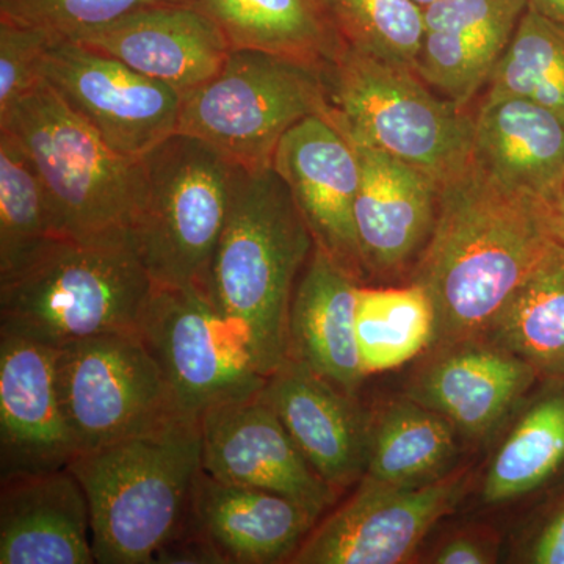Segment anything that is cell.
Instances as JSON below:
<instances>
[{
    "label": "cell",
    "instance_id": "9c48e42d",
    "mask_svg": "<svg viewBox=\"0 0 564 564\" xmlns=\"http://www.w3.org/2000/svg\"><path fill=\"white\" fill-rule=\"evenodd\" d=\"M55 378L77 454L152 432L182 415L137 329L55 348Z\"/></svg>",
    "mask_w": 564,
    "mask_h": 564
},
{
    "label": "cell",
    "instance_id": "f35d334b",
    "mask_svg": "<svg viewBox=\"0 0 564 564\" xmlns=\"http://www.w3.org/2000/svg\"><path fill=\"white\" fill-rule=\"evenodd\" d=\"M530 6L564 25V0H530Z\"/></svg>",
    "mask_w": 564,
    "mask_h": 564
},
{
    "label": "cell",
    "instance_id": "603a6c76",
    "mask_svg": "<svg viewBox=\"0 0 564 564\" xmlns=\"http://www.w3.org/2000/svg\"><path fill=\"white\" fill-rule=\"evenodd\" d=\"M536 369L502 348H475L433 364L411 391L414 402L443 414L469 436L491 432L532 386Z\"/></svg>",
    "mask_w": 564,
    "mask_h": 564
},
{
    "label": "cell",
    "instance_id": "cb8c5ba5",
    "mask_svg": "<svg viewBox=\"0 0 564 564\" xmlns=\"http://www.w3.org/2000/svg\"><path fill=\"white\" fill-rule=\"evenodd\" d=\"M231 50H256L325 69L343 41L321 0H198Z\"/></svg>",
    "mask_w": 564,
    "mask_h": 564
},
{
    "label": "cell",
    "instance_id": "ba28073f",
    "mask_svg": "<svg viewBox=\"0 0 564 564\" xmlns=\"http://www.w3.org/2000/svg\"><path fill=\"white\" fill-rule=\"evenodd\" d=\"M323 70L256 50H231L206 84L185 91L177 131L206 141L245 172L272 169L296 122L328 118Z\"/></svg>",
    "mask_w": 564,
    "mask_h": 564
},
{
    "label": "cell",
    "instance_id": "f546056e",
    "mask_svg": "<svg viewBox=\"0 0 564 564\" xmlns=\"http://www.w3.org/2000/svg\"><path fill=\"white\" fill-rule=\"evenodd\" d=\"M564 462V399L538 403L496 455L484 486L486 503H502L533 491Z\"/></svg>",
    "mask_w": 564,
    "mask_h": 564
},
{
    "label": "cell",
    "instance_id": "d4e9b609",
    "mask_svg": "<svg viewBox=\"0 0 564 564\" xmlns=\"http://www.w3.org/2000/svg\"><path fill=\"white\" fill-rule=\"evenodd\" d=\"M488 333L534 369L564 373V242L552 245L511 293Z\"/></svg>",
    "mask_w": 564,
    "mask_h": 564
},
{
    "label": "cell",
    "instance_id": "5bb4252c",
    "mask_svg": "<svg viewBox=\"0 0 564 564\" xmlns=\"http://www.w3.org/2000/svg\"><path fill=\"white\" fill-rule=\"evenodd\" d=\"M274 172L288 184L314 242L359 282L367 278L355 226L361 163L329 118L311 115L282 137Z\"/></svg>",
    "mask_w": 564,
    "mask_h": 564
},
{
    "label": "cell",
    "instance_id": "277c9868",
    "mask_svg": "<svg viewBox=\"0 0 564 564\" xmlns=\"http://www.w3.org/2000/svg\"><path fill=\"white\" fill-rule=\"evenodd\" d=\"M239 172L181 132L137 159L128 239L155 288H203Z\"/></svg>",
    "mask_w": 564,
    "mask_h": 564
},
{
    "label": "cell",
    "instance_id": "3957f363",
    "mask_svg": "<svg viewBox=\"0 0 564 564\" xmlns=\"http://www.w3.org/2000/svg\"><path fill=\"white\" fill-rule=\"evenodd\" d=\"M90 505L98 564H151L191 521L203 473L202 419H173L139 436L80 452L68 464Z\"/></svg>",
    "mask_w": 564,
    "mask_h": 564
},
{
    "label": "cell",
    "instance_id": "7c38bea8",
    "mask_svg": "<svg viewBox=\"0 0 564 564\" xmlns=\"http://www.w3.org/2000/svg\"><path fill=\"white\" fill-rule=\"evenodd\" d=\"M466 478L445 475L425 485H389L364 475L355 496L311 530L291 563L406 562L441 518L462 499Z\"/></svg>",
    "mask_w": 564,
    "mask_h": 564
},
{
    "label": "cell",
    "instance_id": "8d00e7d4",
    "mask_svg": "<svg viewBox=\"0 0 564 564\" xmlns=\"http://www.w3.org/2000/svg\"><path fill=\"white\" fill-rule=\"evenodd\" d=\"M532 562L536 564H564V508L555 516L534 543Z\"/></svg>",
    "mask_w": 564,
    "mask_h": 564
},
{
    "label": "cell",
    "instance_id": "ab89813d",
    "mask_svg": "<svg viewBox=\"0 0 564 564\" xmlns=\"http://www.w3.org/2000/svg\"><path fill=\"white\" fill-rule=\"evenodd\" d=\"M554 209L556 218V228H558L560 240L564 242V185L562 192H560L558 199H556Z\"/></svg>",
    "mask_w": 564,
    "mask_h": 564
},
{
    "label": "cell",
    "instance_id": "ffe728a7",
    "mask_svg": "<svg viewBox=\"0 0 564 564\" xmlns=\"http://www.w3.org/2000/svg\"><path fill=\"white\" fill-rule=\"evenodd\" d=\"M359 289V281L315 245L289 315V358L351 395L366 378L356 340Z\"/></svg>",
    "mask_w": 564,
    "mask_h": 564
},
{
    "label": "cell",
    "instance_id": "6da1fadb",
    "mask_svg": "<svg viewBox=\"0 0 564 564\" xmlns=\"http://www.w3.org/2000/svg\"><path fill=\"white\" fill-rule=\"evenodd\" d=\"M551 203L497 181L470 159L440 188L436 221L414 284L434 311V340L488 333L511 293L558 242Z\"/></svg>",
    "mask_w": 564,
    "mask_h": 564
},
{
    "label": "cell",
    "instance_id": "ac0fdd59",
    "mask_svg": "<svg viewBox=\"0 0 564 564\" xmlns=\"http://www.w3.org/2000/svg\"><path fill=\"white\" fill-rule=\"evenodd\" d=\"M261 393L323 480L340 489L366 474L370 422L355 395L292 358Z\"/></svg>",
    "mask_w": 564,
    "mask_h": 564
},
{
    "label": "cell",
    "instance_id": "484cf974",
    "mask_svg": "<svg viewBox=\"0 0 564 564\" xmlns=\"http://www.w3.org/2000/svg\"><path fill=\"white\" fill-rule=\"evenodd\" d=\"M455 455L454 423L414 400L399 402L370 423L366 475L389 485L432 484Z\"/></svg>",
    "mask_w": 564,
    "mask_h": 564
},
{
    "label": "cell",
    "instance_id": "52a82bcc",
    "mask_svg": "<svg viewBox=\"0 0 564 564\" xmlns=\"http://www.w3.org/2000/svg\"><path fill=\"white\" fill-rule=\"evenodd\" d=\"M46 188L58 237L128 240L135 161L118 154L46 80L0 115Z\"/></svg>",
    "mask_w": 564,
    "mask_h": 564
},
{
    "label": "cell",
    "instance_id": "e575fe53",
    "mask_svg": "<svg viewBox=\"0 0 564 564\" xmlns=\"http://www.w3.org/2000/svg\"><path fill=\"white\" fill-rule=\"evenodd\" d=\"M530 0H437L423 9L425 32H455L519 22Z\"/></svg>",
    "mask_w": 564,
    "mask_h": 564
},
{
    "label": "cell",
    "instance_id": "2e32d148",
    "mask_svg": "<svg viewBox=\"0 0 564 564\" xmlns=\"http://www.w3.org/2000/svg\"><path fill=\"white\" fill-rule=\"evenodd\" d=\"M66 40L104 52L181 93L210 80L231 51L198 0L147 7Z\"/></svg>",
    "mask_w": 564,
    "mask_h": 564
},
{
    "label": "cell",
    "instance_id": "5b68a950",
    "mask_svg": "<svg viewBox=\"0 0 564 564\" xmlns=\"http://www.w3.org/2000/svg\"><path fill=\"white\" fill-rule=\"evenodd\" d=\"M150 274L128 240L57 237L0 280V328L62 347L101 334L133 332L150 300Z\"/></svg>",
    "mask_w": 564,
    "mask_h": 564
},
{
    "label": "cell",
    "instance_id": "30bf717a",
    "mask_svg": "<svg viewBox=\"0 0 564 564\" xmlns=\"http://www.w3.org/2000/svg\"><path fill=\"white\" fill-rule=\"evenodd\" d=\"M137 332L185 417L254 395L269 378L199 288L154 285Z\"/></svg>",
    "mask_w": 564,
    "mask_h": 564
},
{
    "label": "cell",
    "instance_id": "44dd1931",
    "mask_svg": "<svg viewBox=\"0 0 564 564\" xmlns=\"http://www.w3.org/2000/svg\"><path fill=\"white\" fill-rule=\"evenodd\" d=\"M473 159L508 187L555 206L564 185V120L529 99L485 93L474 113Z\"/></svg>",
    "mask_w": 564,
    "mask_h": 564
},
{
    "label": "cell",
    "instance_id": "e0dca14e",
    "mask_svg": "<svg viewBox=\"0 0 564 564\" xmlns=\"http://www.w3.org/2000/svg\"><path fill=\"white\" fill-rule=\"evenodd\" d=\"M350 141L361 163L355 226L364 270L381 278L402 272L432 236L440 185L388 152Z\"/></svg>",
    "mask_w": 564,
    "mask_h": 564
},
{
    "label": "cell",
    "instance_id": "d6a6232c",
    "mask_svg": "<svg viewBox=\"0 0 564 564\" xmlns=\"http://www.w3.org/2000/svg\"><path fill=\"white\" fill-rule=\"evenodd\" d=\"M195 0H0V18L31 25L58 39L102 28L140 9Z\"/></svg>",
    "mask_w": 564,
    "mask_h": 564
},
{
    "label": "cell",
    "instance_id": "74e56055",
    "mask_svg": "<svg viewBox=\"0 0 564 564\" xmlns=\"http://www.w3.org/2000/svg\"><path fill=\"white\" fill-rule=\"evenodd\" d=\"M488 558L484 549L469 540H456L445 544L436 556L437 564H485Z\"/></svg>",
    "mask_w": 564,
    "mask_h": 564
},
{
    "label": "cell",
    "instance_id": "4dcf8cb0",
    "mask_svg": "<svg viewBox=\"0 0 564 564\" xmlns=\"http://www.w3.org/2000/svg\"><path fill=\"white\" fill-rule=\"evenodd\" d=\"M519 22H499L455 32H425L417 74L434 91L458 106H469L486 88Z\"/></svg>",
    "mask_w": 564,
    "mask_h": 564
},
{
    "label": "cell",
    "instance_id": "836d02e7",
    "mask_svg": "<svg viewBox=\"0 0 564 564\" xmlns=\"http://www.w3.org/2000/svg\"><path fill=\"white\" fill-rule=\"evenodd\" d=\"M55 39L50 32L0 18V115L43 80L41 66Z\"/></svg>",
    "mask_w": 564,
    "mask_h": 564
},
{
    "label": "cell",
    "instance_id": "d6986e66",
    "mask_svg": "<svg viewBox=\"0 0 564 564\" xmlns=\"http://www.w3.org/2000/svg\"><path fill=\"white\" fill-rule=\"evenodd\" d=\"M90 505L65 469L0 478V564H93Z\"/></svg>",
    "mask_w": 564,
    "mask_h": 564
},
{
    "label": "cell",
    "instance_id": "7402d4cb",
    "mask_svg": "<svg viewBox=\"0 0 564 564\" xmlns=\"http://www.w3.org/2000/svg\"><path fill=\"white\" fill-rule=\"evenodd\" d=\"M193 510L228 563H291L317 519L281 494L202 473Z\"/></svg>",
    "mask_w": 564,
    "mask_h": 564
},
{
    "label": "cell",
    "instance_id": "60d3db41",
    "mask_svg": "<svg viewBox=\"0 0 564 564\" xmlns=\"http://www.w3.org/2000/svg\"><path fill=\"white\" fill-rule=\"evenodd\" d=\"M415 3H417L419 7H422V9H426V7L432 6V3L437 2V0H414Z\"/></svg>",
    "mask_w": 564,
    "mask_h": 564
},
{
    "label": "cell",
    "instance_id": "4316f807",
    "mask_svg": "<svg viewBox=\"0 0 564 564\" xmlns=\"http://www.w3.org/2000/svg\"><path fill=\"white\" fill-rule=\"evenodd\" d=\"M356 340L366 375L411 361L434 343V311L417 284L359 289Z\"/></svg>",
    "mask_w": 564,
    "mask_h": 564
},
{
    "label": "cell",
    "instance_id": "f1b7e54d",
    "mask_svg": "<svg viewBox=\"0 0 564 564\" xmlns=\"http://www.w3.org/2000/svg\"><path fill=\"white\" fill-rule=\"evenodd\" d=\"M486 93L529 99L564 120V25L529 3Z\"/></svg>",
    "mask_w": 564,
    "mask_h": 564
},
{
    "label": "cell",
    "instance_id": "7a4b0ae2",
    "mask_svg": "<svg viewBox=\"0 0 564 564\" xmlns=\"http://www.w3.org/2000/svg\"><path fill=\"white\" fill-rule=\"evenodd\" d=\"M314 248L313 234L273 166L240 169L202 291L265 377L289 359L292 296Z\"/></svg>",
    "mask_w": 564,
    "mask_h": 564
},
{
    "label": "cell",
    "instance_id": "83f0119b",
    "mask_svg": "<svg viewBox=\"0 0 564 564\" xmlns=\"http://www.w3.org/2000/svg\"><path fill=\"white\" fill-rule=\"evenodd\" d=\"M50 196L17 137L0 129V280L57 239Z\"/></svg>",
    "mask_w": 564,
    "mask_h": 564
},
{
    "label": "cell",
    "instance_id": "9a60e30c",
    "mask_svg": "<svg viewBox=\"0 0 564 564\" xmlns=\"http://www.w3.org/2000/svg\"><path fill=\"white\" fill-rule=\"evenodd\" d=\"M76 455L55 347L0 328V478L65 469Z\"/></svg>",
    "mask_w": 564,
    "mask_h": 564
},
{
    "label": "cell",
    "instance_id": "8fae6325",
    "mask_svg": "<svg viewBox=\"0 0 564 564\" xmlns=\"http://www.w3.org/2000/svg\"><path fill=\"white\" fill-rule=\"evenodd\" d=\"M41 77L111 150L132 161L177 131L184 93L76 41L54 40Z\"/></svg>",
    "mask_w": 564,
    "mask_h": 564
},
{
    "label": "cell",
    "instance_id": "4fadbf2b",
    "mask_svg": "<svg viewBox=\"0 0 564 564\" xmlns=\"http://www.w3.org/2000/svg\"><path fill=\"white\" fill-rule=\"evenodd\" d=\"M202 432L210 477L281 494L317 521L336 500L337 489L315 473L261 392L210 408Z\"/></svg>",
    "mask_w": 564,
    "mask_h": 564
},
{
    "label": "cell",
    "instance_id": "d590c367",
    "mask_svg": "<svg viewBox=\"0 0 564 564\" xmlns=\"http://www.w3.org/2000/svg\"><path fill=\"white\" fill-rule=\"evenodd\" d=\"M154 563L229 564L220 547L199 524L195 510L191 521L159 549Z\"/></svg>",
    "mask_w": 564,
    "mask_h": 564
},
{
    "label": "cell",
    "instance_id": "8992f818",
    "mask_svg": "<svg viewBox=\"0 0 564 564\" xmlns=\"http://www.w3.org/2000/svg\"><path fill=\"white\" fill-rule=\"evenodd\" d=\"M328 118L348 140L370 144L437 185L473 159L474 113L413 69L344 46L323 69Z\"/></svg>",
    "mask_w": 564,
    "mask_h": 564
},
{
    "label": "cell",
    "instance_id": "1f68e13d",
    "mask_svg": "<svg viewBox=\"0 0 564 564\" xmlns=\"http://www.w3.org/2000/svg\"><path fill=\"white\" fill-rule=\"evenodd\" d=\"M321 3L344 46L417 73L425 17L414 0H321Z\"/></svg>",
    "mask_w": 564,
    "mask_h": 564
}]
</instances>
